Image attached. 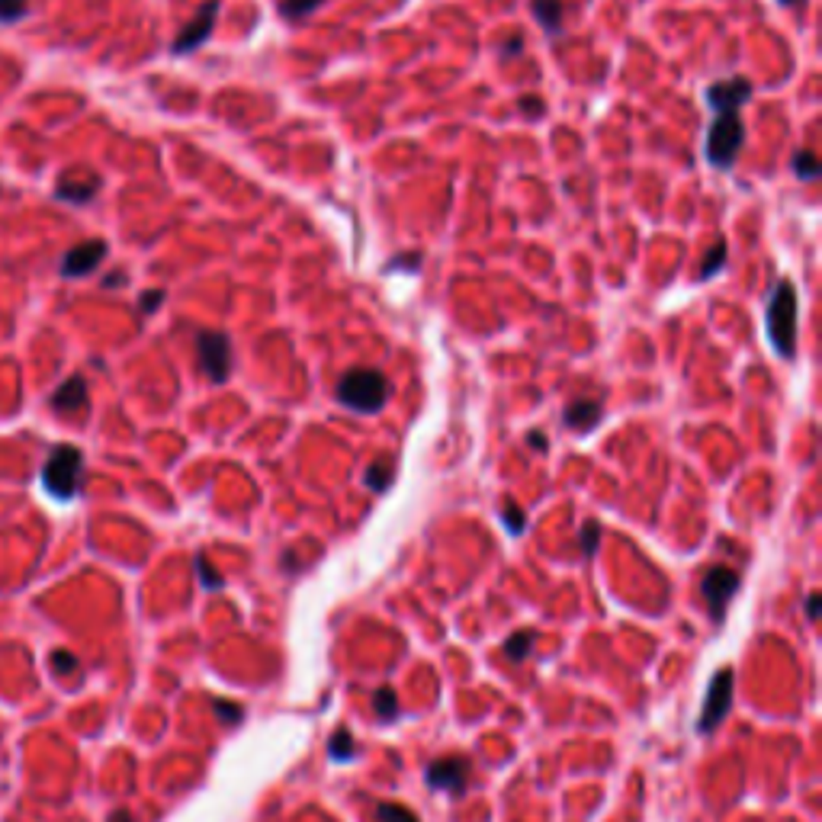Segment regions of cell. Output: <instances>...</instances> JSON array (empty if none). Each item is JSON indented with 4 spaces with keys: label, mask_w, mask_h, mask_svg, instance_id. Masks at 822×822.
Here are the masks:
<instances>
[{
    "label": "cell",
    "mask_w": 822,
    "mask_h": 822,
    "mask_svg": "<svg viewBox=\"0 0 822 822\" xmlns=\"http://www.w3.org/2000/svg\"><path fill=\"white\" fill-rule=\"evenodd\" d=\"M335 395L344 408H351L357 415H376V411H383L386 402H389L392 386H389V379H386V373H379V369L353 367L337 379Z\"/></svg>",
    "instance_id": "cell-1"
},
{
    "label": "cell",
    "mask_w": 822,
    "mask_h": 822,
    "mask_svg": "<svg viewBox=\"0 0 822 822\" xmlns=\"http://www.w3.org/2000/svg\"><path fill=\"white\" fill-rule=\"evenodd\" d=\"M768 341L784 360L793 357V347H797V289L784 277L768 295Z\"/></svg>",
    "instance_id": "cell-2"
},
{
    "label": "cell",
    "mask_w": 822,
    "mask_h": 822,
    "mask_svg": "<svg viewBox=\"0 0 822 822\" xmlns=\"http://www.w3.org/2000/svg\"><path fill=\"white\" fill-rule=\"evenodd\" d=\"M84 482V453L71 444H58L42 466V488L55 502H71Z\"/></svg>",
    "instance_id": "cell-3"
},
{
    "label": "cell",
    "mask_w": 822,
    "mask_h": 822,
    "mask_svg": "<svg viewBox=\"0 0 822 822\" xmlns=\"http://www.w3.org/2000/svg\"><path fill=\"white\" fill-rule=\"evenodd\" d=\"M743 122H739V116L735 112H723V116H717L710 126V132H707V161H710L713 168L727 170L735 164V158H739V152H743Z\"/></svg>",
    "instance_id": "cell-4"
},
{
    "label": "cell",
    "mask_w": 822,
    "mask_h": 822,
    "mask_svg": "<svg viewBox=\"0 0 822 822\" xmlns=\"http://www.w3.org/2000/svg\"><path fill=\"white\" fill-rule=\"evenodd\" d=\"M196 363L209 383L222 386L232 373V341L225 331H196Z\"/></svg>",
    "instance_id": "cell-5"
},
{
    "label": "cell",
    "mask_w": 822,
    "mask_h": 822,
    "mask_svg": "<svg viewBox=\"0 0 822 822\" xmlns=\"http://www.w3.org/2000/svg\"><path fill=\"white\" fill-rule=\"evenodd\" d=\"M219 7H222L219 0H206V4L196 10V16H193L190 23L177 32V39L170 42V52H174V55H190V52H196L200 46H206V39L212 36V29H216Z\"/></svg>",
    "instance_id": "cell-6"
},
{
    "label": "cell",
    "mask_w": 822,
    "mask_h": 822,
    "mask_svg": "<svg viewBox=\"0 0 822 822\" xmlns=\"http://www.w3.org/2000/svg\"><path fill=\"white\" fill-rule=\"evenodd\" d=\"M701 591L703 598H707V604H710L713 620H719V617L727 614V604L735 598V591H739V575L727 566H713L710 572L703 575Z\"/></svg>",
    "instance_id": "cell-7"
},
{
    "label": "cell",
    "mask_w": 822,
    "mask_h": 822,
    "mask_svg": "<svg viewBox=\"0 0 822 822\" xmlns=\"http://www.w3.org/2000/svg\"><path fill=\"white\" fill-rule=\"evenodd\" d=\"M729 703H733V671L727 668L710 681V691H707V701H703L697 729H701V733H713L719 719L729 713Z\"/></svg>",
    "instance_id": "cell-8"
},
{
    "label": "cell",
    "mask_w": 822,
    "mask_h": 822,
    "mask_svg": "<svg viewBox=\"0 0 822 822\" xmlns=\"http://www.w3.org/2000/svg\"><path fill=\"white\" fill-rule=\"evenodd\" d=\"M106 254H110V248H106L104 238L80 241L78 248H71L68 254L62 257V277H68V279L87 277V273H94L96 267L104 264Z\"/></svg>",
    "instance_id": "cell-9"
},
{
    "label": "cell",
    "mask_w": 822,
    "mask_h": 822,
    "mask_svg": "<svg viewBox=\"0 0 822 822\" xmlns=\"http://www.w3.org/2000/svg\"><path fill=\"white\" fill-rule=\"evenodd\" d=\"M96 190H100V177L90 174V170H84V168L64 170L55 180V196L64 203H74V206L90 203L96 196Z\"/></svg>",
    "instance_id": "cell-10"
},
{
    "label": "cell",
    "mask_w": 822,
    "mask_h": 822,
    "mask_svg": "<svg viewBox=\"0 0 822 822\" xmlns=\"http://www.w3.org/2000/svg\"><path fill=\"white\" fill-rule=\"evenodd\" d=\"M751 96V80L749 78H729V80H717L707 87V104L713 106L717 116L723 112H735L739 106Z\"/></svg>",
    "instance_id": "cell-11"
},
{
    "label": "cell",
    "mask_w": 822,
    "mask_h": 822,
    "mask_svg": "<svg viewBox=\"0 0 822 822\" xmlns=\"http://www.w3.org/2000/svg\"><path fill=\"white\" fill-rule=\"evenodd\" d=\"M466 781H469V761L466 759H440L434 761L431 768H428V784L431 787H437V791H447V793H460L466 787Z\"/></svg>",
    "instance_id": "cell-12"
},
{
    "label": "cell",
    "mask_w": 822,
    "mask_h": 822,
    "mask_svg": "<svg viewBox=\"0 0 822 822\" xmlns=\"http://www.w3.org/2000/svg\"><path fill=\"white\" fill-rule=\"evenodd\" d=\"M601 418H604V405H601L598 399H575V402H569L566 411H562V421L578 434L594 431L601 424Z\"/></svg>",
    "instance_id": "cell-13"
},
{
    "label": "cell",
    "mask_w": 822,
    "mask_h": 822,
    "mask_svg": "<svg viewBox=\"0 0 822 822\" xmlns=\"http://www.w3.org/2000/svg\"><path fill=\"white\" fill-rule=\"evenodd\" d=\"M48 405L55 408L58 415H74V411H80V408H87V383H84V376H71V379H64V383L52 392Z\"/></svg>",
    "instance_id": "cell-14"
},
{
    "label": "cell",
    "mask_w": 822,
    "mask_h": 822,
    "mask_svg": "<svg viewBox=\"0 0 822 822\" xmlns=\"http://www.w3.org/2000/svg\"><path fill=\"white\" fill-rule=\"evenodd\" d=\"M530 13L540 26H544L550 36H559L562 32V23H566V7L562 0H530Z\"/></svg>",
    "instance_id": "cell-15"
},
{
    "label": "cell",
    "mask_w": 822,
    "mask_h": 822,
    "mask_svg": "<svg viewBox=\"0 0 822 822\" xmlns=\"http://www.w3.org/2000/svg\"><path fill=\"white\" fill-rule=\"evenodd\" d=\"M727 257H729V245L723 238L713 241L710 251H707V257L701 261V270H697V283H707V279L717 277L723 267H727Z\"/></svg>",
    "instance_id": "cell-16"
},
{
    "label": "cell",
    "mask_w": 822,
    "mask_h": 822,
    "mask_svg": "<svg viewBox=\"0 0 822 822\" xmlns=\"http://www.w3.org/2000/svg\"><path fill=\"white\" fill-rule=\"evenodd\" d=\"M325 0H277V10L283 20H289V23H299V20H305V16H311L315 10L321 7Z\"/></svg>",
    "instance_id": "cell-17"
},
{
    "label": "cell",
    "mask_w": 822,
    "mask_h": 822,
    "mask_svg": "<svg viewBox=\"0 0 822 822\" xmlns=\"http://www.w3.org/2000/svg\"><path fill=\"white\" fill-rule=\"evenodd\" d=\"M791 168H793V174H797L800 180H816V177H819V158H816L810 148H800V152L793 154Z\"/></svg>",
    "instance_id": "cell-18"
},
{
    "label": "cell",
    "mask_w": 822,
    "mask_h": 822,
    "mask_svg": "<svg viewBox=\"0 0 822 822\" xmlns=\"http://www.w3.org/2000/svg\"><path fill=\"white\" fill-rule=\"evenodd\" d=\"M530 649H534V633L530 630H520V633H514V636L504 639V652L511 655L514 662H524L530 655Z\"/></svg>",
    "instance_id": "cell-19"
},
{
    "label": "cell",
    "mask_w": 822,
    "mask_h": 822,
    "mask_svg": "<svg viewBox=\"0 0 822 822\" xmlns=\"http://www.w3.org/2000/svg\"><path fill=\"white\" fill-rule=\"evenodd\" d=\"M373 710L379 713L383 719H395L399 717V697L392 694L389 687H379L373 694Z\"/></svg>",
    "instance_id": "cell-20"
},
{
    "label": "cell",
    "mask_w": 822,
    "mask_h": 822,
    "mask_svg": "<svg viewBox=\"0 0 822 822\" xmlns=\"http://www.w3.org/2000/svg\"><path fill=\"white\" fill-rule=\"evenodd\" d=\"M29 13V0H0V26H13Z\"/></svg>",
    "instance_id": "cell-21"
},
{
    "label": "cell",
    "mask_w": 822,
    "mask_h": 822,
    "mask_svg": "<svg viewBox=\"0 0 822 822\" xmlns=\"http://www.w3.org/2000/svg\"><path fill=\"white\" fill-rule=\"evenodd\" d=\"M376 819L379 822H418V816L411 810L399 807V803H379L376 807Z\"/></svg>",
    "instance_id": "cell-22"
},
{
    "label": "cell",
    "mask_w": 822,
    "mask_h": 822,
    "mask_svg": "<svg viewBox=\"0 0 822 822\" xmlns=\"http://www.w3.org/2000/svg\"><path fill=\"white\" fill-rule=\"evenodd\" d=\"M331 759H337V761L353 759V739L347 729H337V733L331 735Z\"/></svg>",
    "instance_id": "cell-23"
},
{
    "label": "cell",
    "mask_w": 822,
    "mask_h": 822,
    "mask_svg": "<svg viewBox=\"0 0 822 822\" xmlns=\"http://www.w3.org/2000/svg\"><path fill=\"white\" fill-rule=\"evenodd\" d=\"M367 486L373 488V492H386V488L392 486V466L386 463H373L367 469Z\"/></svg>",
    "instance_id": "cell-24"
},
{
    "label": "cell",
    "mask_w": 822,
    "mask_h": 822,
    "mask_svg": "<svg viewBox=\"0 0 822 822\" xmlns=\"http://www.w3.org/2000/svg\"><path fill=\"white\" fill-rule=\"evenodd\" d=\"M502 518H504V527L511 530V534H524V527H527V518L520 511V504H514V502H504Z\"/></svg>",
    "instance_id": "cell-25"
},
{
    "label": "cell",
    "mask_w": 822,
    "mask_h": 822,
    "mask_svg": "<svg viewBox=\"0 0 822 822\" xmlns=\"http://www.w3.org/2000/svg\"><path fill=\"white\" fill-rule=\"evenodd\" d=\"M164 289H145L142 293V299H138V311L142 315H152V311H158L161 305H164Z\"/></svg>",
    "instance_id": "cell-26"
},
{
    "label": "cell",
    "mask_w": 822,
    "mask_h": 822,
    "mask_svg": "<svg viewBox=\"0 0 822 822\" xmlns=\"http://www.w3.org/2000/svg\"><path fill=\"white\" fill-rule=\"evenodd\" d=\"M598 536H601V524L598 520H588L582 527V552L585 556H591V552L598 550Z\"/></svg>",
    "instance_id": "cell-27"
},
{
    "label": "cell",
    "mask_w": 822,
    "mask_h": 822,
    "mask_svg": "<svg viewBox=\"0 0 822 822\" xmlns=\"http://www.w3.org/2000/svg\"><path fill=\"white\" fill-rule=\"evenodd\" d=\"M196 572H200V578H203V585H209V588L216 591V588H222V575L219 572H212V566H209L206 559L203 556H196Z\"/></svg>",
    "instance_id": "cell-28"
},
{
    "label": "cell",
    "mask_w": 822,
    "mask_h": 822,
    "mask_svg": "<svg viewBox=\"0 0 822 822\" xmlns=\"http://www.w3.org/2000/svg\"><path fill=\"white\" fill-rule=\"evenodd\" d=\"M421 264V254H399L392 257L389 264H386V270H399V267H418Z\"/></svg>",
    "instance_id": "cell-29"
},
{
    "label": "cell",
    "mask_w": 822,
    "mask_h": 822,
    "mask_svg": "<svg viewBox=\"0 0 822 822\" xmlns=\"http://www.w3.org/2000/svg\"><path fill=\"white\" fill-rule=\"evenodd\" d=\"M498 52H502V58L520 55V52H524V39H520V36H508V39H504V46L498 48Z\"/></svg>",
    "instance_id": "cell-30"
},
{
    "label": "cell",
    "mask_w": 822,
    "mask_h": 822,
    "mask_svg": "<svg viewBox=\"0 0 822 822\" xmlns=\"http://www.w3.org/2000/svg\"><path fill=\"white\" fill-rule=\"evenodd\" d=\"M518 106H520V112H527V116H540V112H544V100H536V96H520Z\"/></svg>",
    "instance_id": "cell-31"
},
{
    "label": "cell",
    "mask_w": 822,
    "mask_h": 822,
    "mask_svg": "<svg viewBox=\"0 0 822 822\" xmlns=\"http://www.w3.org/2000/svg\"><path fill=\"white\" fill-rule=\"evenodd\" d=\"M219 710H222V717H225V723H238V717H241V710L238 707H225V703H216Z\"/></svg>",
    "instance_id": "cell-32"
},
{
    "label": "cell",
    "mask_w": 822,
    "mask_h": 822,
    "mask_svg": "<svg viewBox=\"0 0 822 822\" xmlns=\"http://www.w3.org/2000/svg\"><path fill=\"white\" fill-rule=\"evenodd\" d=\"M52 659H55V665H62L58 671H71V668H74V659H71L68 652H55Z\"/></svg>",
    "instance_id": "cell-33"
},
{
    "label": "cell",
    "mask_w": 822,
    "mask_h": 822,
    "mask_svg": "<svg viewBox=\"0 0 822 822\" xmlns=\"http://www.w3.org/2000/svg\"><path fill=\"white\" fill-rule=\"evenodd\" d=\"M527 444H530V447H536V450H544L550 440H546V434H536L534 431V434H527Z\"/></svg>",
    "instance_id": "cell-34"
},
{
    "label": "cell",
    "mask_w": 822,
    "mask_h": 822,
    "mask_svg": "<svg viewBox=\"0 0 822 822\" xmlns=\"http://www.w3.org/2000/svg\"><path fill=\"white\" fill-rule=\"evenodd\" d=\"M807 610H810V617H816V614H819V594H810V604H807Z\"/></svg>",
    "instance_id": "cell-35"
},
{
    "label": "cell",
    "mask_w": 822,
    "mask_h": 822,
    "mask_svg": "<svg viewBox=\"0 0 822 822\" xmlns=\"http://www.w3.org/2000/svg\"><path fill=\"white\" fill-rule=\"evenodd\" d=\"M122 283H126V277H122V273H116V277H106V279H104V286H122Z\"/></svg>",
    "instance_id": "cell-36"
},
{
    "label": "cell",
    "mask_w": 822,
    "mask_h": 822,
    "mask_svg": "<svg viewBox=\"0 0 822 822\" xmlns=\"http://www.w3.org/2000/svg\"><path fill=\"white\" fill-rule=\"evenodd\" d=\"M777 4H781V7H803L807 0H777Z\"/></svg>",
    "instance_id": "cell-37"
},
{
    "label": "cell",
    "mask_w": 822,
    "mask_h": 822,
    "mask_svg": "<svg viewBox=\"0 0 822 822\" xmlns=\"http://www.w3.org/2000/svg\"><path fill=\"white\" fill-rule=\"evenodd\" d=\"M110 822H132V816H129V813H112Z\"/></svg>",
    "instance_id": "cell-38"
}]
</instances>
